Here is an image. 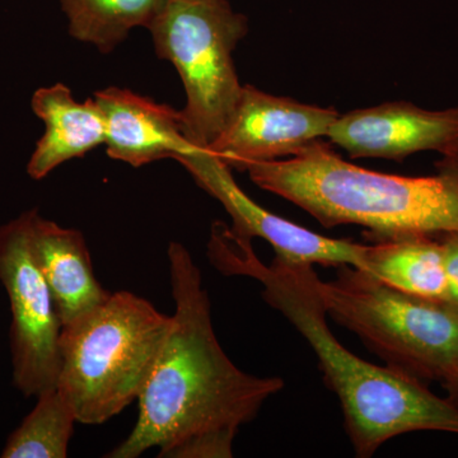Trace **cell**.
I'll list each match as a JSON object with an SVG mask.
<instances>
[{
	"instance_id": "7",
	"label": "cell",
	"mask_w": 458,
	"mask_h": 458,
	"mask_svg": "<svg viewBox=\"0 0 458 458\" xmlns=\"http://www.w3.org/2000/svg\"><path fill=\"white\" fill-rule=\"evenodd\" d=\"M0 283L12 312L13 384L27 397L56 387L62 322L30 246V212L0 225Z\"/></svg>"
},
{
	"instance_id": "11",
	"label": "cell",
	"mask_w": 458,
	"mask_h": 458,
	"mask_svg": "<svg viewBox=\"0 0 458 458\" xmlns=\"http://www.w3.org/2000/svg\"><path fill=\"white\" fill-rule=\"evenodd\" d=\"M95 101L104 114L110 158L141 167L192 147L181 111L117 87L99 90Z\"/></svg>"
},
{
	"instance_id": "14",
	"label": "cell",
	"mask_w": 458,
	"mask_h": 458,
	"mask_svg": "<svg viewBox=\"0 0 458 458\" xmlns=\"http://www.w3.org/2000/svg\"><path fill=\"white\" fill-rule=\"evenodd\" d=\"M373 241L366 245L364 271L403 293L445 302L448 279L439 236L405 234Z\"/></svg>"
},
{
	"instance_id": "16",
	"label": "cell",
	"mask_w": 458,
	"mask_h": 458,
	"mask_svg": "<svg viewBox=\"0 0 458 458\" xmlns=\"http://www.w3.org/2000/svg\"><path fill=\"white\" fill-rule=\"evenodd\" d=\"M35 408L9 436L3 458H65L78 423L56 387L38 394Z\"/></svg>"
},
{
	"instance_id": "18",
	"label": "cell",
	"mask_w": 458,
	"mask_h": 458,
	"mask_svg": "<svg viewBox=\"0 0 458 458\" xmlns=\"http://www.w3.org/2000/svg\"><path fill=\"white\" fill-rule=\"evenodd\" d=\"M457 408H458V403H457Z\"/></svg>"
},
{
	"instance_id": "12",
	"label": "cell",
	"mask_w": 458,
	"mask_h": 458,
	"mask_svg": "<svg viewBox=\"0 0 458 458\" xmlns=\"http://www.w3.org/2000/svg\"><path fill=\"white\" fill-rule=\"evenodd\" d=\"M30 246L53 294L62 327L110 297L96 278L89 247L77 229L62 227L30 210Z\"/></svg>"
},
{
	"instance_id": "13",
	"label": "cell",
	"mask_w": 458,
	"mask_h": 458,
	"mask_svg": "<svg viewBox=\"0 0 458 458\" xmlns=\"http://www.w3.org/2000/svg\"><path fill=\"white\" fill-rule=\"evenodd\" d=\"M31 106L45 123V134L38 141L27 165L33 180H42L73 158H80L106 140L104 114L98 102H78L63 83L36 90Z\"/></svg>"
},
{
	"instance_id": "5",
	"label": "cell",
	"mask_w": 458,
	"mask_h": 458,
	"mask_svg": "<svg viewBox=\"0 0 458 458\" xmlns=\"http://www.w3.org/2000/svg\"><path fill=\"white\" fill-rule=\"evenodd\" d=\"M318 289L327 315L360 337L388 369L439 382L457 405L458 312L391 288L351 265L339 267L330 282L319 279Z\"/></svg>"
},
{
	"instance_id": "2",
	"label": "cell",
	"mask_w": 458,
	"mask_h": 458,
	"mask_svg": "<svg viewBox=\"0 0 458 458\" xmlns=\"http://www.w3.org/2000/svg\"><path fill=\"white\" fill-rule=\"evenodd\" d=\"M208 256L225 276H242L262 285L265 302L307 340L318 357L325 384L336 394L355 454L369 458L386 442L414 432L458 434V409L432 393L423 381L361 360L328 327L311 264L276 255L269 265L255 254L251 238L227 223H213Z\"/></svg>"
},
{
	"instance_id": "15",
	"label": "cell",
	"mask_w": 458,
	"mask_h": 458,
	"mask_svg": "<svg viewBox=\"0 0 458 458\" xmlns=\"http://www.w3.org/2000/svg\"><path fill=\"white\" fill-rule=\"evenodd\" d=\"M165 0H60L77 40L111 53L135 27H149Z\"/></svg>"
},
{
	"instance_id": "17",
	"label": "cell",
	"mask_w": 458,
	"mask_h": 458,
	"mask_svg": "<svg viewBox=\"0 0 458 458\" xmlns=\"http://www.w3.org/2000/svg\"><path fill=\"white\" fill-rule=\"evenodd\" d=\"M445 251V271L448 279V295L445 304L458 312V232L439 236Z\"/></svg>"
},
{
	"instance_id": "1",
	"label": "cell",
	"mask_w": 458,
	"mask_h": 458,
	"mask_svg": "<svg viewBox=\"0 0 458 458\" xmlns=\"http://www.w3.org/2000/svg\"><path fill=\"white\" fill-rule=\"evenodd\" d=\"M167 254L174 327L138 400L134 429L106 457L137 458L158 448L162 458H231L240 428L284 381L250 375L229 360L197 264L179 242H171Z\"/></svg>"
},
{
	"instance_id": "8",
	"label": "cell",
	"mask_w": 458,
	"mask_h": 458,
	"mask_svg": "<svg viewBox=\"0 0 458 458\" xmlns=\"http://www.w3.org/2000/svg\"><path fill=\"white\" fill-rule=\"evenodd\" d=\"M174 159L201 189L225 207L237 233L267 241L279 258L300 264L336 267L351 265L360 270L366 267V245L322 236L270 213L247 197L232 176L231 168L209 150L192 146Z\"/></svg>"
},
{
	"instance_id": "4",
	"label": "cell",
	"mask_w": 458,
	"mask_h": 458,
	"mask_svg": "<svg viewBox=\"0 0 458 458\" xmlns=\"http://www.w3.org/2000/svg\"><path fill=\"white\" fill-rule=\"evenodd\" d=\"M172 327V316L126 291L62 327L56 388L78 423H106L140 400Z\"/></svg>"
},
{
	"instance_id": "3",
	"label": "cell",
	"mask_w": 458,
	"mask_h": 458,
	"mask_svg": "<svg viewBox=\"0 0 458 458\" xmlns=\"http://www.w3.org/2000/svg\"><path fill=\"white\" fill-rule=\"evenodd\" d=\"M430 176H399L358 167L318 140L289 159L245 171L259 188L284 198L325 227L358 225L367 237L458 232V149Z\"/></svg>"
},
{
	"instance_id": "9",
	"label": "cell",
	"mask_w": 458,
	"mask_h": 458,
	"mask_svg": "<svg viewBox=\"0 0 458 458\" xmlns=\"http://www.w3.org/2000/svg\"><path fill=\"white\" fill-rule=\"evenodd\" d=\"M339 114L334 107L301 104L246 84L227 128L208 150L229 168L245 171L251 164L300 155L327 137Z\"/></svg>"
},
{
	"instance_id": "10",
	"label": "cell",
	"mask_w": 458,
	"mask_h": 458,
	"mask_svg": "<svg viewBox=\"0 0 458 458\" xmlns=\"http://www.w3.org/2000/svg\"><path fill=\"white\" fill-rule=\"evenodd\" d=\"M327 138L352 158L401 161L424 150L448 155L458 149V106L430 111L390 102L355 110L339 114Z\"/></svg>"
},
{
	"instance_id": "6",
	"label": "cell",
	"mask_w": 458,
	"mask_h": 458,
	"mask_svg": "<svg viewBox=\"0 0 458 458\" xmlns=\"http://www.w3.org/2000/svg\"><path fill=\"white\" fill-rule=\"evenodd\" d=\"M157 54L179 72L188 104L181 111L192 146L208 149L227 128L243 86L233 54L249 31L227 0H165L150 23Z\"/></svg>"
}]
</instances>
